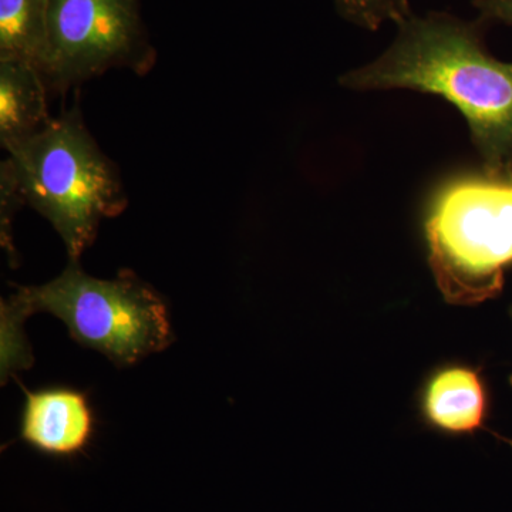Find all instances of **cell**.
Listing matches in <instances>:
<instances>
[{"label":"cell","instance_id":"cell-1","mask_svg":"<svg viewBox=\"0 0 512 512\" xmlns=\"http://www.w3.org/2000/svg\"><path fill=\"white\" fill-rule=\"evenodd\" d=\"M481 19L448 12L412 13L397 23L392 45L365 66L339 77L355 92L412 90L433 94L460 111L485 174L512 173V63L484 45Z\"/></svg>","mask_w":512,"mask_h":512},{"label":"cell","instance_id":"cell-2","mask_svg":"<svg viewBox=\"0 0 512 512\" xmlns=\"http://www.w3.org/2000/svg\"><path fill=\"white\" fill-rule=\"evenodd\" d=\"M6 154L25 204L56 229L69 261H80L101 222L127 208L119 165L101 150L77 103Z\"/></svg>","mask_w":512,"mask_h":512},{"label":"cell","instance_id":"cell-3","mask_svg":"<svg viewBox=\"0 0 512 512\" xmlns=\"http://www.w3.org/2000/svg\"><path fill=\"white\" fill-rule=\"evenodd\" d=\"M35 312L52 313L76 342L99 350L117 366L160 352L173 338L167 306L151 286L131 271L113 279L94 278L80 261H69L45 285L19 286L2 302V323L19 328Z\"/></svg>","mask_w":512,"mask_h":512},{"label":"cell","instance_id":"cell-4","mask_svg":"<svg viewBox=\"0 0 512 512\" xmlns=\"http://www.w3.org/2000/svg\"><path fill=\"white\" fill-rule=\"evenodd\" d=\"M426 234L447 302L474 305L498 295L512 262V181L485 174L444 184L431 201Z\"/></svg>","mask_w":512,"mask_h":512},{"label":"cell","instance_id":"cell-5","mask_svg":"<svg viewBox=\"0 0 512 512\" xmlns=\"http://www.w3.org/2000/svg\"><path fill=\"white\" fill-rule=\"evenodd\" d=\"M156 63L141 0H50L39 66L50 93H67L114 69L146 76Z\"/></svg>","mask_w":512,"mask_h":512},{"label":"cell","instance_id":"cell-6","mask_svg":"<svg viewBox=\"0 0 512 512\" xmlns=\"http://www.w3.org/2000/svg\"><path fill=\"white\" fill-rule=\"evenodd\" d=\"M93 414L86 396L67 387L26 392L20 436L42 453L69 457L89 444Z\"/></svg>","mask_w":512,"mask_h":512},{"label":"cell","instance_id":"cell-7","mask_svg":"<svg viewBox=\"0 0 512 512\" xmlns=\"http://www.w3.org/2000/svg\"><path fill=\"white\" fill-rule=\"evenodd\" d=\"M49 93L35 64L0 59V146L6 153L35 137L52 120Z\"/></svg>","mask_w":512,"mask_h":512},{"label":"cell","instance_id":"cell-8","mask_svg":"<svg viewBox=\"0 0 512 512\" xmlns=\"http://www.w3.org/2000/svg\"><path fill=\"white\" fill-rule=\"evenodd\" d=\"M427 419L446 431L471 433L483 424L485 392L480 376L466 367L441 370L424 394Z\"/></svg>","mask_w":512,"mask_h":512},{"label":"cell","instance_id":"cell-9","mask_svg":"<svg viewBox=\"0 0 512 512\" xmlns=\"http://www.w3.org/2000/svg\"><path fill=\"white\" fill-rule=\"evenodd\" d=\"M50 0H0V59L23 60L39 69L47 42Z\"/></svg>","mask_w":512,"mask_h":512},{"label":"cell","instance_id":"cell-10","mask_svg":"<svg viewBox=\"0 0 512 512\" xmlns=\"http://www.w3.org/2000/svg\"><path fill=\"white\" fill-rule=\"evenodd\" d=\"M343 20L363 30L377 32L387 23L394 26L412 15L410 0H332Z\"/></svg>","mask_w":512,"mask_h":512},{"label":"cell","instance_id":"cell-11","mask_svg":"<svg viewBox=\"0 0 512 512\" xmlns=\"http://www.w3.org/2000/svg\"><path fill=\"white\" fill-rule=\"evenodd\" d=\"M25 204L20 194L18 181L13 175L8 158L0 163V237L3 248L8 251L10 262H16V251L12 242L13 218Z\"/></svg>","mask_w":512,"mask_h":512},{"label":"cell","instance_id":"cell-12","mask_svg":"<svg viewBox=\"0 0 512 512\" xmlns=\"http://www.w3.org/2000/svg\"><path fill=\"white\" fill-rule=\"evenodd\" d=\"M473 6L478 19L487 25L498 23L512 28V0H473Z\"/></svg>","mask_w":512,"mask_h":512},{"label":"cell","instance_id":"cell-13","mask_svg":"<svg viewBox=\"0 0 512 512\" xmlns=\"http://www.w3.org/2000/svg\"><path fill=\"white\" fill-rule=\"evenodd\" d=\"M508 180L512 181V173H511L510 177H508Z\"/></svg>","mask_w":512,"mask_h":512},{"label":"cell","instance_id":"cell-14","mask_svg":"<svg viewBox=\"0 0 512 512\" xmlns=\"http://www.w3.org/2000/svg\"><path fill=\"white\" fill-rule=\"evenodd\" d=\"M511 384H512V377H511Z\"/></svg>","mask_w":512,"mask_h":512}]
</instances>
